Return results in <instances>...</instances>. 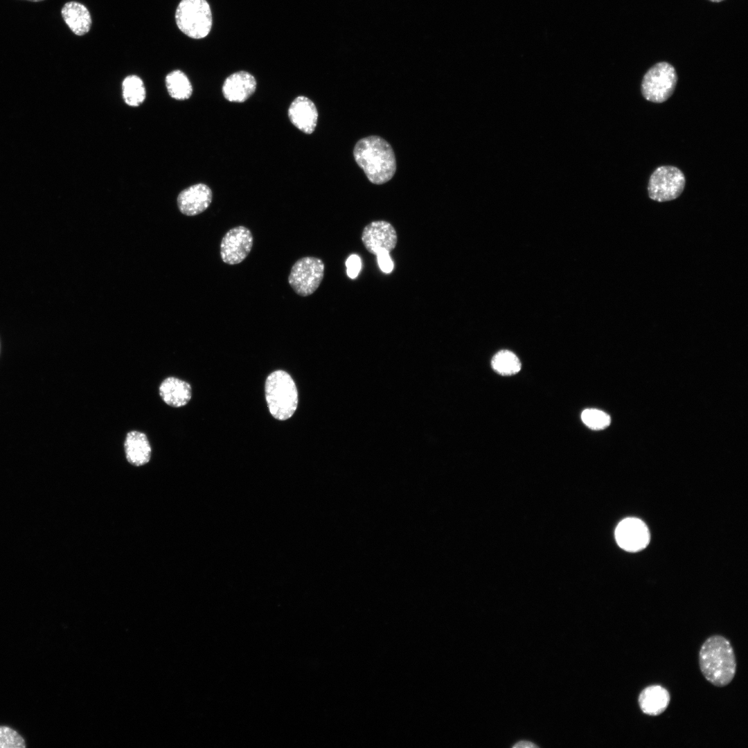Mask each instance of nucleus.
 Segmentation results:
<instances>
[{
  "instance_id": "1",
  "label": "nucleus",
  "mask_w": 748,
  "mask_h": 748,
  "mask_svg": "<svg viewBox=\"0 0 748 748\" xmlns=\"http://www.w3.org/2000/svg\"><path fill=\"white\" fill-rule=\"evenodd\" d=\"M353 155L357 165L374 184L389 181L395 172L393 150L379 136H369L359 140L354 147Z\"/></svg>"
},
{
  "instance_id": "2",
  "label": "nucleus",
  "mask_w": 748,
  "mask_h": 748,
  "mask_svg": "<svg viewBox=\"0 0 748 748\" xmlns=\"http://www.w3.org/2000/svg\"><path fill=\"white\" fill-rule=\"evenodd\" d=\"M702 674L713 685L724 687L731 682L736 672V659L729 641L713 635L703 643L699 652Z\"/></svg>"
},
{
  "instance_id": "3",
  "label": "nucleus",
  "mask_w": 748,
  "mask_h": 748,
  "mask_svg": "<svg viewBox=\"0 0 748 748\" xmlns=\"http://www.w3.org/2000/svg\"><path fill=\"white\" fill-rule=\"evenodd\" d=\"M265 398L271 416L277 420L289 419L298 405V391L291 376L284 371L271 373L265 382Z\"/></svg>"
},
{
  "instance_id": "4",
  "label": "nucleus",
  "mask_w": 748,
  "mask_h": 748,
  "mask_svg": "<svg viewBox=\"0 0 748 748\" xmlns=\"http://www.w3.org/2000/svg\"><path fill=\"white\" fill-rule=\"evenodd\" d=\"M175 17L179 29L193 39L206 37L212 28V12L206 0H181Z\"/></svg>"
},
{
  "instance_id": "5",
  "label": "nucleus",
  "mask_w": 748,
  "mask_h": 748,
  "mask_svg": "<svg viewBox=\"0 0 748 748\" xmlns=\"http://www.w3.org/2000/svg\"><path fill=\"white\" fill-rule=\"evenodd\" d=\"M677 82L675 68L668 62H660L653 65L644 75L641 92L647 100L661 103L672 96Z\"/></svg>"
},
{
  "instance_id": "6",
  "label": "nucleus",
  "mask_w": 748,
  "mask_h": 748,
  "mask_svg": "<svg viewBox=\"0 0 748 748\" xmlns=\"http://www.w3.org/2000/svg\"><path fill=\"white\" fill-rule=\"evenodd\" d=\"M324 269L325 265L321 259L312 256L301 258L292 267L288 283L298 295L310 296L321 285Z\"/></svg>"
},
{
  "instance_id": "7",
  "label": "nucleus",
  "mask_w": 748,
  "mask_h": 748,
  "mask_svg": "<svg viewBox=\"0 0 748 748\" xmlns=\"http://www.w3.org/2000/svg\"><path fill=\"white\" fill-rule=\"evenodd\" d=\"M686 184L684 173L670 166L658 167L650 175L648 191L650 199L659 202L677 198Z\"/></svg>"
},
{
  "instance_id": "8",
  "label": "nucleus",
  "mask_w": 748,
  "mask_h": 748,
  "mask_svg": "<svg viewBox=\"0 0 748 748\" xmlns=\"http://www.w3.org/2000/svg\"><path fill=\"white\" fill-rule=\"evenodd\" d=\"M253 244V237L248 228L238 226L231 229L220 243L222 260L231 265L242 262L251 252Z\"/></svg>"
},
{
  "instance_id": "9",
  "label": "nucleus",
  "mask_w": 748,
  "mask_h": 748,
  "mask_svg": "<svg viewBox=\"0 0 748 748\" xmlns=\"http://www.w3.org/2000/svg\"><path fill=\"white\" fill-rule=\"evenodd\" d=\"M362 241L366 250L371 253L376 255L384 250L391 252L397 244V232L389 222L373 221L364 228Z\"/></svg>"
},
{
  "instance_id": "10",
  "label": "nucleus",
  "mask_w": 748,
  "mask_h": 748,
  "mask_svg": "<svg viewBox=\"0 0 748 748\" xmlns=\"http://www.w3.org/2000/svg\"><path fill=\"white\" fill-rule=\"evenodd\" d=\"M615 537L621 549L629 552H636L647 546L650 542V533L643 521L635 517H627L617 525Z\"/></svg>"
},
{
  "instance_id": "11",
  "label": "nucleus",
  "mask_w": 748,
  "mask_h": 748,
  "mask_svg": "<svg viewBox=\"0 0 748 748\" xmlns=\"http://www.w3.org/2000/svg\"><path fill=\"white\" fill-rule=\"evenodd\" d=\"M212 197L211 188L207 185L199 183L183 190L177 197V205L181 213L194 216L202 213L209 207Z\"/></svg>"
},
{
  "instance_id": "12",
  "label": "nucleus",
  "mask_w": 748,
  "mask_h": 748,
  "mask_svg": "<svg viewBox=\"0 0 748 748\" xmlns=\"http://www.w3.org/2000/svg\"><path fill=\"white\" fill-rule=\"evenodd\" d=\"M288 116L292 123L299 130L305 134H312L317 124L318 112L310 99L300 96L290 104Z\"/></svg>"
},
{
  "instance_id": "13",
  "label": "nucleus",
  "mask_w": 748,
  "mask_h": 748,
  "mask_svg": "<svg viewBox=\"0 0 748 748\" xmlns=\"http://www.w3.org/2000/svg\"><path fill=\"white\" fill-rule=\"evenodd\" d=\"M256 80L249 73L244 71L229 75L222 86L224 97L233 103H243L256 91Z\"/></svg>"
},
{
  "instance_id": "14",
  "label": "nucleus",
  "mask_w": 748,
  "mask_h": 748,
  "mask_svg": "<svg viewBox=\"0 0 748 748\" xmlns=\"http://www.w3.org/2000/svg\"><path fill=\"white\" fill-rule=\"evenodd\" d=\"M159 394L163 402L173 408L186 406L192 397L191 385L175 376L164 378L159 384Z\"/></svg>"
},
{
  "instance_id": "15",
  "label": "nucleus",
  "mask_w": 748,
  "mask_h": 748,
  "mask_svg": "<svg viewBox=\"0 0 748 748\" xmlns=\"http://www.w3.org/2000/svg\"><path fill=\"white\" fill-rule=\"evenodd\" d=\"M123 447L127 461L132 465L147 464L152 456V447L145 433L139 430L127 432Z\"/></svg>"
},
{
  "instance_id": "16",
  "label": "nucleus",
  "mask_w": 748,
  "mask_h": 748,
  "mask_svg": "<svg viewBox=\"0 0 748 748\" xmlns=\"http://www.w3.org/2000/svg\"><path fill=\"white\" fill-rule=\"evenodd\" d=\"M670 702L668 691L660 685L645 687L640 693L638 702L641 711L650 716L663 713Z\"/></svg>"
},
{
  "instance_id": "17",
  "label": "nucleus",
  "mask_w": 748,
  "mask_h": 748,
  "mask_svg": "<svg viewBox=\"0 0 748 748\" xmlns=\"http://www.w3.org/2000/svg\"><path fill=\"white\" fill-rule=\"evenodd\" d=\"M61 15L75 35L82 36L90 30L92 24L91 14L82 3L75 1L66 2L61 10Z\"/></svg>"
},
{
  "instance_id": "18",
  "label": "nucleus",
  "mask_w": 748,
  "mask_h": 748,
  "mask_svg": "<svg viewBox=\"0 0 748 748\" xmlns=\"http://www.w3.org/2000/svg\"><path fill=\"white\" fill-rule=\"evenodd\" d=\"M166 86L169 95L176 100L188 99L193 93L188 78L180 70L172 71L166 75Z\"/></svg>"
},
{
  "instance_id": "19",
  "label": "nucleus",
  "mask_w": 748,
  "mask_h": 748,
  "mask_svg": "<svg viewBox=\"0 0 748 748\" xmlns=\"http://www.w3.org/2000/svg\"><path fill=\"white\" fill-rule=\"evenodd\" d=\"M123 97L125 103L137 107L145 99V89L143 80L136 75L125 78L122 83Z\"/></svg>"
},
{
  "instance_id": "20",
  "label": "nucleus",
  "mask_w": 748,
  "mask_h": 748,
  "mask_svg": "<svg viewBox=\"0 0 748 748\" xmlns=\"http://www.w3.org/2000/svg\"><path fill=\"white\" fill-rule=\"evenodd\" d=\"M491 365L492 368L501 375H515L521 368L519 358L513 352L507 350L496 353L492 359Z\"/></svg>"
},
{
  "instance_id": "21",
  "label": "nucleus",
  "mask_w": 748,
  "mask_h": 748,
  "mask_svg": "<svg viewBox=\"0 0 748 748\" xmlns=\"http://www.w3.org/2000/svg\"><path fill=\"white\" fill-rule=\"evenodd\" d=\"M583 423L594 430L603 429L610 424V417L603 411L596 409H587L581 413Z\"/></svg>"
},
{
  "instance_id": "22",
  "label": "nucleus",
  "mask_w": 748,
  "mask_h": 748,
  "mask_svg": "<svg viewBox=\"0 0 748 748\" xmlns=\"http://www.w3.org/2000/svg\"><path fill=\"white\" fill-rule=\"evenodd\" d=\"M25 740L13 729L7 726H0V748H24Z\"/></svg>"
},
{
  "instance_id": "23",
  "label": "nucleus",
  "mask_w": 748,
  "mask_h": 748,
  "mask_svg": "<svg viewBox=\"0 0 748 748\" xmlns=\"http://www.w3.org/2000/svg\"><path fill=\"white\" fill-rule=\"evenodd\" d=\"M347 275L350 278H355L359 273L362 267L361 259L356 254L350 255L346 261Z\"/></svg>"
},
{
  "instance_id": "24",
  "label": "nucleus",
  "mask_w": 748,
  "mask_h": 748,
  "mask_svg": "<svg viewBox=\"0 0 748 748\" xmlns=\"http://www.w3.org/2000/svg\"><path fill=\"white\" fill-rule=\"evenodd\" d=\"M376 256L381 270L386 274L391 273L393 269V262L389 256V252L384 250L381 251Z\"/></svg>"
},
{
  "instance_id": "25",
  "label": "nucleus",
  "mask_w": 748,
  "mask_h": 748,
  "mask_svg": "<svg viewBox=\"0 0 748 748\" xmlns=\"http://www.w3.org/2000/svg\"><path fill=\"white\" fill-rule=\"evenodd\" d=\"M537 747V745L534 744L532 742L527 741V740L519 741V742H516L513 745V747H516V748H517V747H525V748H529L530 747V748H533V747Z\"/></svg>"
},
{
  "instance_id": "26",
  "label": "nucleus",
  "mask_w": 748,
  "mask_h": 748,
  "mask_svg": "<svg viewBox=\"0 0 748 748\" xmlns=\"http://www.w3.org/2000/svg\"><path fill=\"white\" fill-rule=\"evenodd\" d=\"M26 1H32V2H39V1H43L44 0H26Z\"/></svg>"
},
{
  "instance_id": "27",
  "label": "nucleus",
  "mask_w": 748,
  "mask_h": 748,
  "mask_svg": "<svg viewBox=\"0 0 748 748\" xmlns=\"http://www.w3.org/2000/svg\"><path fill=\"white\" fill-rule=\"evenodd\" d=\"M709 1H712V2H716V3H718V2H720V1H724V0H709Z\"/></svg>"
}]
</instances>
